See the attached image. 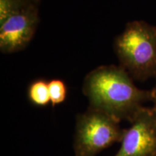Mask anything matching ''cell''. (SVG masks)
<instances>
[{
    "label": "cell",
    "instance_id": "cell-1",
    "mask_svg": "<svg viewBox=\"0 0 156 156\" xmlns=\"http://www.w3.org/2000/svg\"><path fill=\"white\" fill-rule=\"evenodd\" d=\"M83 91L90 108L119 122H129L144 103L151 101V91L138 88L124 68L115 66L101 67L91 72L85 78Z\"/></svg>",
    "mask_w": 156,
    "mask_h": 156
},
{
    "label": "cell",
    "instance_id": "cell-2",
    "mask_svg": "<svg viewBox=\"0 0 156 156\" xmlns=\"http://www.w3.org/2000/svg\"><path fill=\"white\" fill-rule=\"evenodd\" d=\"M115 49L123 68L138 80L156 75V26L134 21L115 43Z\"/></svg>",
    "mask_w": 156,
    "mask_h": 156
},
{
    "label": "cell",
    "instance_id": "cell-3",
    "mask_svg": "<svg viewBox=\"0 0 156 156\" xmlns=\"http://www.w3.org/2000/svg\"><path fill=\"white\" fill-rule=\"evenodd\" d=\"M106 113L90 108L77 117L74 151L75 156H95L115 142H121L124 129Z\"/></svg>",
    "mask_w": 156,
    "mask_h": 156
},
{
    "label": "cell",
    "instance_id": "cell-4",
    "mask_svg": "<svg viewBox=\"0 0 156 156\" xmlns=\"http://www.w3.org/2000/svg\"><path fill=\"white\" fill-rule=\"evenodd\" d=\"M124 129L121 147L114 156H156V112L142 107Z\"/></svg>",
    "mask_w": 156,
    "mask_h": 156
},
{
    "label": "cell",
    "instance_id": "cell-5",
    "mask_svg": "<svg viewBox=\"0 0 156 156\" xmlns=\"http://www.w3.org/2000/svg\"><path fill=\"white\" fill-rule=\"evenodd\" d=\"M38 13L32 5H25L0 24V48L4 53H13L24 48L33 38Z\"/></svg>",
    "mask_w": 156,
    "mask_h": 156
},
{
    "label": "cell",
    "instance_id": "cell-6",
    "mask_svg": "<svg viewBox=\"0 0 156 156\" xmlns=\"http://www.w3.org/2000/svg\"><path fill=\"white\" fill-rule=\"evenodd\" d=\"M28 98L37 106H45L51 102L48 83L44 80H37L28 88Z\"/></svg>",
    "mask_w": 156,
    "mask_h": 156
},
{
    "label": "cell",
    "instance_id": "cell-7",
    "mask_svg": "<svg viewBox=\"0 0 156 156\" xmlns=\"http://www.w3.org/2000/svg\"><path fill=\"white\" fill-rule=\"evenodd\" d=\"M50 100L52 106H55L65 101L67 88L65 83L61 80H53L48 82Z\"/></svg>",
    "mask_w": 156,
    "mask_h": 156
},
{
    "label": "cell",
    "instance_id": "cell-8",
    "mask_svg": "<svg viewBox=\"0 0 156 156\" xmlns=\"http://www.w3.org/2000/svg\"><path fill=\"white\" fill-rule=\"evenodd\" d=\"M25 5L22 0H0V24Z\"/></svg>",
    "mask_w": 156,
    "mask_h": 156
},
{
    "label": "cell",
    "instance_id": "cell-9",
    "mask_svg": "<svg viewBox=\"0 0 156 156\" xmlns=\"http://www.w3.org/2000/svg\"><path fill=\"white\" fill-rule=\"evenodd\" d=\"M151 101L153 102V108L156 112V85L154 88L151 90Z\"/></svg>",
    "mask_w": 156,
    "mask_h": 156
},
{
    "label": "cell",
    "instance_id": "cell-10",
    "mask_svg": "<svg viewBox=\"0 0 156 156\" xmlns=\"http://www.w3.org/2000/svg\"><path fill=\"white\" fill-rule=\"evenodd\" d=\"M35 1H38V0H35Z\"/></svg>",
    "mask_w": 156,
    "mask_h": 156
}]
</instances>
